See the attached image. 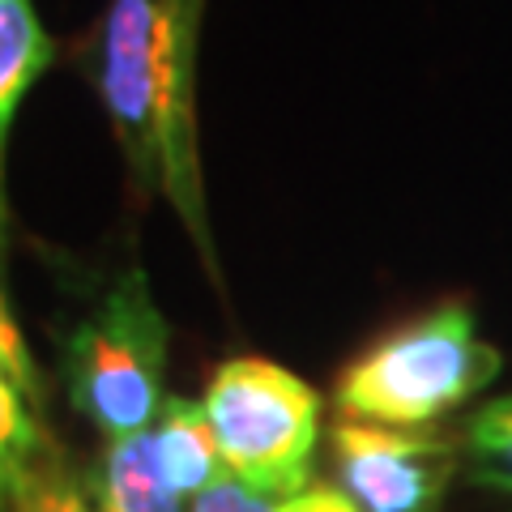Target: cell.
Segmentation results:
<instances>
[{"mask_svg":"<svg viewBox=\"0 0 512 512\" xmlns=\"http://www.w3.org/2000/svg\"><path fill=\"white\" fill-rule=\"evenodd\" d=\"M227 474L265 500H286L312 483L320 397L308 380L269 359H227L201 397Z\"/></svg>","mask_w":512,"mask_h":512,"instance_id":"obj_4","label":"cell"},{"mask_svg":"<svg viewBox=\"0 0 512 512\" xmlns=\"http://www.w3.org/2000/svg\"><path fill=\"white\" fill-rule=\"evenodd\" d=\"M500 367L504 355L478 338L474 312L461 299H448L350 359L333 384V406L355 423L431 427L474 402Z\"/></svg>","mask_w":512,"mask_h":512,"instance_id":"obj_2","label":"cell"},{"mask_svg":"<svg viewBox=\"0 0 512 512\" xmlns=\"http://www.w3.org/2000/svg\"><path fill=\"white\" fill-rule=\"evenodd\" d=\"M201 13L205 0H111L86 43V73L137 188L180 214L218 278L197 137Z\"/></svg>","mask_w":512,"mask_h":512,"instance_id":"obj_1","label":"cell"},{"mask_svg":"<svg viewBox=\"0 0 512 512\" xmlns=\"http://www.w3.org/2000/svg\"><path fill=\"white\" fill-rule=\"evenodd\" d=\"M150 448H154V461L163 478L171 483V491L180 495H205L210 487H218L227 474V461H222V448L214 440V427H210V414H205L201 402L180 393H167L163 410L150 427Z\"/></svg>","mask_w":512,"mask_h":512,"instance_id":"obj_8","label":"cell"},{"mask_svg":"<svg viewBox=\"0 0 512 512\" xmlns=\"http://www.w3.org/2000/svg\"><path fill=\"white\" fill-rule=\"evenodd\" d=\"M18 512H94L86 470H77V461L56 444L52 453L39 461Z\"/></svg>","mask_w":512,"mask_h":512,"instance_id":"obj_11","label":"cell"},{"mask_svg":"<svg viewBox=\"0 0 512 512\" xmlns=\"http://www.w3.org/2000/svg\"><path fill=\"white\" fill-rule=\"evenodd\" d=\"M167 320L133 265L60 342V384L69 406L99 427L103 444L133 440L163 410Z\"/></svg>","mask_w":512,"mask_h":512,"instance_id":"obj_3","label":"cell"},{"mask_svg":"<svg viewBox=\"0 0 512 512\" xmlns=\"http://www.w3.org/2000/svg\"><path fill=\"white\" fill-rule=\"evenodd\" d=\"M56 448L47 431V389L0 282V512H18L39 461Z\"/></svg>","mask_w":512,"mask_h":512,"instance_id":"obj_6","label":"cell"},{"mask_svg":"<svg viewBox=\"0 0 512 512\" xmlns=\"http://www.w3.org/2000/svg\"><path fill=\"white\" fill-rule=\"evenodd\" d=\"M274 512H359V504L350 500L342 487L316 483V478H312L303 491L286 495V500H274Z\"/></svg>","mask_w":512,"mask_h":512,"instance_id":"obj_13","label":"cell"},{"mask_svg":"<svg viewBox=\"0 0 512 512\" xmlns=\"http://www.w3.org/2000/svg\"><path fill=\"white\" fill-rule=\"evenodd\" d=\"M466 478L512 500V393L478 406L461 431Z\"/></svg>","mask_w":512,"mask_h":512,"instance_id":"obj_10","label":"cell"},{"mask_svg":"<svg viewBox=\"0 0 512 512\" xmlns=\"http://www.w3.org/2000/svg\"><path fill=\"white\" fill-rule=\"evenodd\" d=\"M333 466L359 512H440L457 470L461 436L431 427H380L342 419L333 427Z\"/></svg>","mask_w":512,"mask_h":512,"instance_id":"obj_5","label":"cell"},{"mask_svg":"<svg viewBox=\"0 0 512 512\" xmlns=\"http://www.w3.org/2000/svg\"><path fill=\"white\" fill-rule=\"evenodd\" d=\"M56 39L43 30L35 0H0V274L9 252V192H5V154L18 107L30 86L52 69Z\"/></svg>","mask_w":512,"mask_h":512,"instance_id":"obj_7","label":"cell"},{"mask_svg":"<svg viewBox=\"0 0 512 512\" xmlns=\"http://www.w3.org/2000/svg\"><path fill=\"white\" fill-rule=\"evenodd\" d=\"M94 512H184V500L171 491L150 448V431L133 440L103 444L99 461L86 470Z\"/></svg>","mask_w":512,"mask_h":512,"instance_id":"obj_9","label":"cell"},{"mask_svg":"<svg viewBox=\"0 0 512 512\" xmlns=\"http://www.w3.org/2000/svg\"><path fill=\"white\" fill-rule=\"evenodd\" d=\"M192 512H274V500L248 491L244 483H235V478H222L218 487H210L205 495L192 500Z\"/></svg>","mask_w":512,"mask_h":512,"instance_id":"obj_12","label":"cell"}]
</instances>
